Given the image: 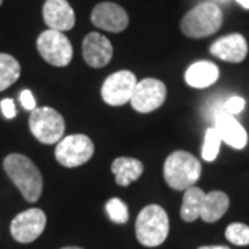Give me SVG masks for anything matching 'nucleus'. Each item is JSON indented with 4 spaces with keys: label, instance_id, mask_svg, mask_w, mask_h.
<instances>
[{
    "label": "nucleus",
    "instance_id": "obj_20",
    "mask_svg": "<svg viewBox=\"0 0 249 249\" xmlns=\"http://www.w3.org/2000/svg\"><path fill=\"white\" fill-rule=\"evenodd\" d=\"M21 75L19 62L10 54L0 53V91L9 89Z\"/></svg>",
    "mask_w": 249,
    "mask_h": 249
},
{
    "label": "nucleus",
    "instance_id": "obj_13",
    "mask_svg": "<svg viewBox=\"0 0 249 249\" xmlns=\"http://www.w3.org/2000/svg\"><path fill=\"white\" fill-rule=\"evenodd\" d=\"M43 19L49 29L65 32L75 25V11L68 0H46L43 4Z\"/></svg>",
    "mask_w": 249,
    "mask_h": 249
},
{
    "label": "nucleus",
    "instance_id": "obj_10",
    "mask_svg": "<svg viewBox=\"0 0 249 249\" xmlns=\"http://www.w3.org/2000/svg\"><path fill=\"white\" fill-rule=\"evenodd\" d=\"M137 85L136 75L130 71H118L104 80L101 88V97L109 106H124L133 96Z\"/></svg>",
    "mask_w": 249,
    "mask_h": 249
},
{
    "label": "nucleus",
    "instance_id": "obj_9",
    "mask_svg": "<svg viewBox=\"0 0 249 249\" xmlns=\"http://www.w3.org/2000/svg\"><path fill=\"white\" fill-rule=\"evenodd\" d=\"M47 217L39 208H31L18 213L10 226L13 238L21 244H29L37 240L45 231Z\"/></svg>",
    "mask_w": 249,
    "mask_h": 249
},
{
    "label": "nucleus",
    "instance_id": "obj_19",
    "mask_svg": "<svg viewBox=\"0 0 249 249\" xmlns=\"http://www.w3.org/2000/svg\"><path fill=\"white\" fill-rule=\"evenodd\" d=\"M205 193L198 187H190L184 191L183 204L180 209V216L184 222H196L201 214V208L204 202Z\"/></svg>",
    "mask_w": 249,
    "mask_h": 249
},
{
    "label": "nucleus",
    "instance_id": "obj_28",
    "mask_svg": "<svg viewBox=\"0 0 249 249\" xmlns=\"http://www.w3.org/2000/svg\"><path fill=\"white\" fill-rule=\"evenodd\" d=\"M244 9H249V0H237Z\"/></svg>",
    "mask_w": 249,
    "mask_h": 249
},
{
    "label": "nucleus",
    "instance_id": "obj_4",
    "mask_svg": "<svg viewBox=\"0 0 249 249\" xmlns=\"http://www.w3.org/2000/svg\"><path fill=\"white\" fill-rule=\"evenodd\" d=\"M223 24V11L219 6L205 1L190 10L180 22L181 32L188 37L199 39L213 35Z\"/></svg>",
    "mask_w": 249,
    "mask_h": 249
},
{
    "label": "nucleus",
    "instance_id": "obj_21",
    "mask_svg": "<svg viewBox=\"0 0 249 249\" xmlns=\"http://www.w3.org/2000/svg\"><path fill=\"white\" fill-rule=\"evenodd\" d=\"M222 139L217 133V130L214 127H211L206 130L205 133V142L204 147H202V158L208 162H212L216 160L219 150H220V144H222Z\"/></svg>",
    "mask_w": 249,
    "mask_h": 249
},
{
    "label": "nucleus",
    "instance_id": "obj_23",
    "mask_svg": "<svg viewBox=\"0 0 249 249\" xmlns=\"http://www.w3.org/2000/svg\"><path fill=\"white\" fill-rule=\"evenodd\" d=\"M226 238L234 245H249V226L244 223H231L226 229Z\"/></svg>",
    "mask_w": 249,
    "mask_h": 249
},
{
    "label": "nucleus",
    "instance_id": "obj_24",
    "mask_svg": "<svg viewBox=\"0 0 249 249\" xmlns=\"http://www.w3.org/2000/svg\"><path fill=\"white\" fill-rule=\"evenodd\" d=\"M244 107H245V100L242 97H238V96H234V97L229 98L227 101L223 103L220 111L234 116L237 115V114H240V112H242Z\"/></svg>",
    "mask_w": 249,
    "mask_h": 249
},
{
    "label": "nucleus",
    "instance_id": "obj_1",
    "mask_svg": "<svg viewBox=\"0 0 249 249\" xmlns=\"http://www.w3.org/2000/svg\"><path fill=\"white\" fill-rule=\"evenodd\" d=\"M3 168L28 202H36L43 191L40 170L22 154H10L3 160Z\"/></svg>",
    "mask_w": 249,
    "mask_h": 249
},
{
    "label": "nucleus",
    "instance_id": "obj_2",
    "mask_svg": "<svg viewBox=\"0 0 249 249\" xmlns=\"http://www.w3.org/2000/svg\"><path fill=\"white\" fill-rule=\"evenodd\" d=\"M169 234V216L160 205L142 208L136 219V238L148 248L162 245Z\"/></svg>",
    "mask_w": 249,
    "mask_h": 249
},
{
    "label": "nucleus",
    "instance_id": "obj_7",
    "mask_svg": "<svg viewBox=\"0 0 249 249\" xmlns=\"http://www.w3.org/2000/svg\"><path fill=\"white\" fill-rule=\"evenodd\" d=\"M94 154V144L86 134H71L61 139L55 147V160L65 168H78Z\"/></svg>",
    "mask_w": 249,
    "mask_h": 249
},
{
    "label": "nucleus",
    "instance_id": "obj_15",
    "mask_svg": "<svg viewBox=\"0 0 249 249\" xmlns=\"http://www.w3.org/2000/svg\"><path fill=\"white\" fill-rule=\"evenodd\" d=\"M211 54L227 62H241L248 54V43L240 34L223 36L211 46Z\"/></svg>",
    "mask_w": 249,
    "mask_h": 249
},
{
    "label": "nucleus",
    "instance_id": "obj_6",
    "mask_svg": "<svg viewBox=\"0 0 249 249\" xmlns=\"http://www.w3.org/2000/svg\"><path fill=\"white\" fill-rule=\"evenodd\" d=\"M37 52L46 62L54 67H67L72 61L73 49L71 42L62 32L47 29L36 40Z\"/></svg>",
    "mask_w": 249,
    "mask_h": 249
},
{
    "label": "nucleus",
    "instance_id": "obj_8",
    "mask_svg": "<svg viewBox=\"0 0 249 249\" xmlns=\"http://www.w3.org/2000/svg\"><path fill=\"white\" fill-rule=\"evenodd\" d=\"M166 98V86L165 83L155 78H145L137 82L134 88L130 104L133 109L140 114L152 112L165 103Z\"/></svg>",
    "mask_w": 249,
    "mask_h": 249
},
{
    "label": "nucleus",
    "instance_id": "obj_3",
    "mask_svg": "<svg viewBox=\"0 0 249 249\" xmlns=\"http://www.w3.org/2000/svg\"><path fill=\"white\" fill-rule=\"evenodd\" d=\"M202 166L193 154L175 151L170 154L163 165V178L168 186L178 191H186L193 187L201 176Z\"/></svg>",
    "mask_w": 249,
    "mask_h": 249
},
{
    "label": "nucleus",
    "instance_id": "obj_12",
    "mask_svg": "<svg viewBox=\"0 0 249 249\" xmlns=\"http://www.w3.org/2000/svg\"><path fill=\"white\" fill-rule=\"evenodd\" d=\"M83 58L91 68H103L111 61L114 49L107 37L98 32H90L82 43Z\"/></svg>",
    "mask_w": 249,
    "mask_h": 249
},
{
    "label": "nucleus",
    "instance_id": "obj_11",
    "mask_svg": "<svg viewBox=\"0 0 249 249\" xmlns=\"http://www.w3.org/2000/svg\"><path fill=\"white\" fill-rule=\"evenodd\" d=\"M90 19L94 27L112 34L124 32L129 25V16L126 10L112 1L98 3L91 11Z\"/></svg>",
    "mask_w": 249,
    "mask_h": 249
},
{
    "label": "nucleus",
    "instance_id": "obj_18",
    "mask_svg": "<svg viewBox=\"0 0 249 249\" xmlns=\"http://www.w3.org/2000/svg\"><path fill=\"white\" fill-rule=\"evenodd\" d=\"M230 206V198L223 191H211L205 194L199 217L206 223H214L222 219Z\"/></svg>",
    "mask_w": 249,
    "mask_h": 249
},
{
    "label": "nucleus",
    "instance_id": "obj_17",
    "mask_svg": "<svg viewBox=\"0 0 249 249\" xmlns=\"http://www.w3.org/2000/svg\"><path fill=\"white\" fill-rule=\"evenodd\" d=\"M111 170L115 176L116 184H119L121 187H127L133 181L139 180L144 172V165L142 160L129 157H119L112 162Z\"/></svg>",
    "mask_w": 249,
    "mask_h": 249
},
{
    "label": "nucleus",
    "instance_id": "obj_22",
    "mask_svg": "<svg viewBox=\"0 0 249 249\" xmlns=\"http://www.w3.org/2000/svg\"><path fill=\"white\" fill-rule=\"evenodd\" d=\"M106 211L109 219L114 223L124 224L129 220V211L127 205L124 204L121 198H111L106 204Z\"/></svg>",
    "mask_w": 249,
    "mask_h": 249
},
{
    "label": "nucleus",
    "instance_id": "obj_16",
    "mask_svg": "<svg viewBox=\"0 0 249 249\" xmlns=\"http://www.w3.org/2000/svg\"><path fill=\"white\" fill-rule=\"evenodd\" d=\"M187 85L196 89H205L219 79V68L211 61H198L191 64L186 71Z\"/></svg>",
    "mask_w": 249,
    "mask_h": 249
},
{
    "label": "nucleus",
    "instance_id": "obj_27",
    "mask_svg": "<svg viewBox=\"0 0 249 249\" xmlns=\"http://www.w3.org/2000/svg\"><path fill=\"white\" fill-rule=\"evenodd\" d=\"M198 249H230L229 247L224 245H209V247H199Z\"/></svg>",
    "mask_w": 249,
    "mask_h": 249
},
{
    "label": "nucleus",
    "instance_id": "obj_26",
    "mask_svg": "<svg viewBox=\"0 0 249 249\" xmlns=\"http://www.w3.org/2000/svg\"><path fill=\"white\" fill-rule=\"evenodd\" d=\"M0 107H1L3 115L6 116L7 119H13V118H16V115H17L16 104H14V101H13L11 98H4V100H1Z\"/></svg>",
    "mask_w": 249,
    "mask_h": 249
},
{
    "label": "nucleus",
    "instance_id": "obj_25",
    "mask_svg": "<svg viewBox=\"0 0 249 249\" xmlns=\"http://www.w3.org/2000/svg\"><path fill=\"white\" fill-rule=\"evenodd\" d=\"M19 101H21L22 107L25 108L27 111H34L36 108L35 97H34V94H32L31 90H22L21 94H19Z\"/></svg>",
    "mask_w": 249,
    "mask_h": 249
},
{
    "label": "nucleus",
    "instance_id": "obj_14",
    "mask_svg": "<svg viewBox=\"0 0 249 249\" xmlns=\"http://www.w3.org/2000/svg\"><path fill=\"white\" fill-rule=\"evenodd\" d=\"M214 129L217 130L222 142L235 150H242L248 142V134L244 126L230 114L219 111L214 118Z\"/></svg>",
    "mask_w": 249,
    "mask_h": 249
},
{
    "label": "nucleus",
    "instance_id": "obj_30",
    "mask_svg": "<svg viewBox=\"0 0 249 249\" xmlns=\"http://www.w3.org/2000/svg\"><path fill=\"white\" fill-rule=\"evenodd\" d=\"M1 3H3V0H0V6H1Z\"/></svg>",
    "mask_w": 249,
    "mask_h": 249
},
{
    "label": "nucleus",
    "instance_id": "obj_5",
    "mask_svg": "<svg viewBox=\"0 0 249 249\" xmlns=\"http://www.w3.org/2000/svg\"><path fill=\"white\" fill-rule=\"evenodd\" d=\"M29 129L43 144L58 142L65 132V122L61 114L52 107H39L31 111Z\"/></svg>",
    "mask_w": 249,
    "mask_h": 249
},
{
    "label": "nucleus",
    "instance_id": "obj_29",
    "mask_svg": "<svg viewBox=\"0 0 249 249\" xmlns=\"http://www.w3.org/2000/svg\"><path fill=\"white\" fill-rule=\"evenodd\" d=\"M61 249H83V248H79V247H64Z\"/></svg>",
    "mask_w": 249,
    "mask_h": 249
}]
</instances>
